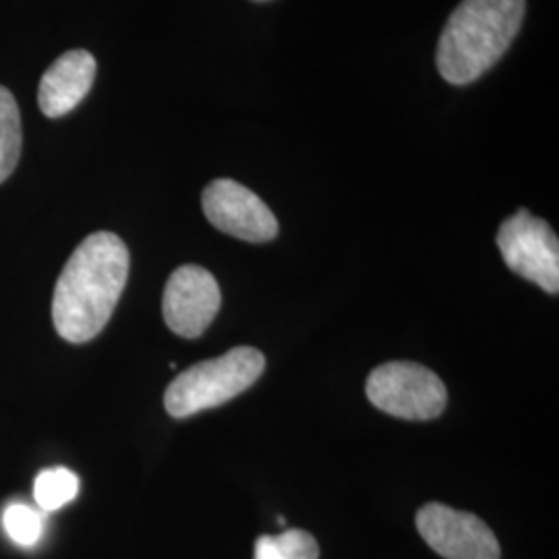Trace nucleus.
Masks as SVG:
<instances>
[{
  "label": "nucleus",
  "mask_w": 559,
  "mask_h": 559,
  "mask_svg": "<svg viewBox=\"0 0 559 559\" xmlns=\"http://www.w3.org/2000/svg\"><path fill=\"white\" fill-rule=\"evenodd\" d=\"M201 207L212 226L235 239L267 242L278 235L272 210L237 180H212L201 195Z\"/></svg>",
  "instance_id": "423d86ee"
},
{
  "label": "nucleus",
  "mask_w": 559,
  "mask_h": 559,
  "mask_svg": "<svg viewBox=\"0 0 559 559\" xmlns=\"http://www.w3.org/2000/svg\"><path fill=\"white\" fill-rule=\"evenodd\" d=\"M129 261L127 245L112 233H94L81 242L55 288L52 321L60 338L83 344L100 334L119 305Z\"/></svg>",
  "instance_id": "f257e3e1"
},
{
  "label": "nucleus",
  "mask_w": 559,
  "mask_h": 559,
  "mask_svg": "<svg viewBox=\"0 0 559 559\" xmlns=\"http://www.w3.org/2000/svg\"><path fill=\"white\" fill-rule=\"evenodd\" d=\"M498 247L508 267L549 295L559 293V245L556 233L528 210L503 222Z\"/></svg>",
  "instance_id": "39448f33"
},
{
  "label": "nucleus",
  "mask_w": 559,
  "mask_h": 559,
  "mask_svg": "<svg viewBox=\"0 0 559 559\" xmlns=\"http://www.w3.org/2000/svg\"><path fill=\"white\" fill-rule=\"evenodd\" d=\"M365 390L373 406L399 419H436L448 404V390L440 376L411 360H392L376 367Z\"/></svg>",
  "instance_id": "20e7f679"
},
{
  "label": "nucleus",
  "mask_w": 559,
  "mask_h": 559,
  "mask_svg": "<svg viewBox=\"0 0 559 559\" xmlns=\"http://www.w3.org/2000/svg\"><path fill=\"white\" fill-rule=\"evenodd\" d=\"M274 543L286 559H320V545L307 531L286 528L274 535Z\"/></svg>",
  "instance_id": "ddd939ff"
},
{
  "label": "nucleus",
  "mask_w": 559,
  "mask_h": 559,
  "mask_svg": "<svg viewBox=\"0 0 559 559\" xmlns=\"http://www.w3.org/2000/svg\"><path fill=\"white\" fill-rule=\"evenodd\" d=\"M253 559H286L282 556L278 545L274 543L272 535H263L255 543V558Z\"/></svg>",
  "instance_id": "4468645a"
},
{
  "label": "nucleus",
  "mask_w": 559,
  "mask_h": 559,
  "mask_svg": "<svg viewBox=\"0 0 559 559\" xmlns=\"http://www.w3.org/2000/svg\"><path fill=\"white\" fill-rule=\"evenodd\" d=\"M524 0H462L438 44V69L452 85L479 80L519 36Z\"/></svg>",
  "instance_id": "f03ea898"
},
{
  "label": "nucleus",
  "mask_w": 559,
  "mask_h": 559,
  "mask_svg": "<svg viewBox=\"0 0 559 559\" xmlns=\"http://www.w3.org/2000/svg\"><path fill=\"white\" fill-rule=\"evenodd\" d=\"M417 528L441 558L500 559V543L493 531L471 512H460L443 503H427L417 514Z\"/></svg>",
  "instance_id": "0eeeda50"
},
{
  "label": "nucleus",
  "mask_w": 559,
  "mask_h": 559,
  "mask_svg": "<svg viewBox=\"0 0 559 559\" xmlns=\"http://www.w3.org/2000/svg\"><path fill=\"white\" fill-rule=\"evenodd\" d=\"M96 59L87 50H69L41 75L38 104L48 119H60L75 110L96 80Z\"/></svg>",
  "instance_id": "1a4fd4ad"
},
{
  "label": "nucleus",
  "mask_w": 559,
  "mask_h": 559,
  "mask_svg": "<svg viewBox=\"0 0 559 559\" xmlns=\"http://www.w3.org/2000/svg\"><path fill=\"white\" fill-rule=\"evenodd\" d=\"M80 493V479L69 468L41 471L34 483V500L44 512H57Z\"/></svg>",
  "instance_id": "9b49d317"
},
{
  "label": "nucleus",
  "mask_w": 559,
  "mask_h": 559,
  "mask_svg": "<svg viewBox=\"0 0 559 559\" xmlns=\"http://www.w3.org/2000/svg\"><path fill=\"white\" fill-rule=\"evenodd\" d=\"M216 278L201 265H180L166 282L162 313L166 325L182 338H200L221 311Z\"/></svg>",
  "instance_id": "6e6552de"
},
{
  "label": "nucleus",
  "mask_w": 559,
  "mask_h": 559,
  "mask_svg": "<svg viewBox=\"0 0 559 559\" xmlns=\"http://www.w3.org/2000/svg\"><path fill=\"white\" fill-rule=\"evenodd\" d=\"M2 526L7 535L21 547H34L41 537V516L25 503H11L2 512Z\"/></svg>",
  "instance_id": "f8f14e48"
},
{
  "label": "nucleus",
  "mask_w": 559,
  "mask_h": 559,
  "mask_svg": "<svg viewBox=\"0 0 559 559\" xmlns=\"http://www.w3.org/2000/svg\"><path fill=\"white\" fill-rule=\"evenodd\" d=\"M21 115L13 94L0 85V185L13 175L21 156Z\"/></svg>",
  "instance_id": "9d476101"
},
{
  "label": "nucleus",
  "mask_w": 559,
  "mask_h": 559,
  "mask_svg": "<svg viewBox=\"0 0 559 559\" xmlns=\"http://www.w3.org/2000/svg\"><path fill=\"white\" fill-rule=\"evenodd\" d=\"M265 357L253 346L230 348L218 359L201 360L166 388L164 406L170 417L185 419L237 399L260 380Z\"/></svg>",
  "instance_id": "7ed1b4c3"
}]
</instances>
